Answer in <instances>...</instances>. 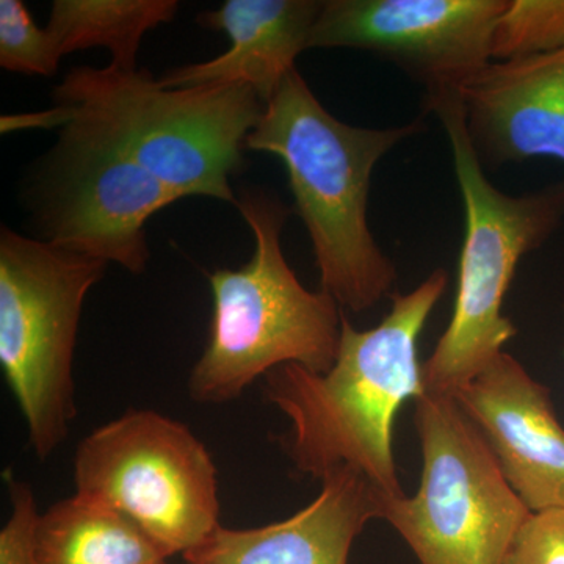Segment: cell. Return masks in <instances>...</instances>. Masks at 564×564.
Masks as SVG:
<instances>
[{"instance_id":"11","label":"cell","mask_w":564,"mask_h":564,"mask_svg":"<svg viewBox=\"0 0 564 564\" xmlns=\"http://www.w3.org/2000/svg\"><path fill=\"white\" fill-rule=\"evenodd\" d=\"M454 397L525 507L564 510V429L551 391L503 351Z\"/></svg>"},{"instance_id":"13","label":"cell","mask_w":564,"mask_h":564,"mask_svg":"<svg viewBox=\"0 0 564 564\" xmlns=\"http://www.w3.org/2000/svg\"><path fill=\"white\" fill-rule=\"evenodd\" d=\"M302 511L256 529L218 527L184 555L187 564H348L364 527L380 519V491L362 475L337 469Z\"/></svg>"},{"instance_id":"12","label":"cell","mask_w":564,"mask_h":564,"mask_svg":"<svg viewBox=\"0 0 564 564\" xmlns=\"http://www.w3.org/2000/svg\"><path fill=\"white\" fill-rule=\"evenodd\" d=\"M459 96L484 169L530 159L564 163V50L492 61Z\"/></svg>"},{"instance_id":"15","label":"cell","mask_w":564,"mask_h":564,"mask_svg":"<svg viewBox=\"0 0 564 564\" xmlns=\"http://www.w3.org/2000/svg\"><path fill=\"white\" fill-rule=\"evenodd\" d=\"M35 564H169V556L131 519L76 494L40 516Z\"/></svg>"},{"instance_id":"6","label":"cell","mask_w":564,"mask_h":564,"mask_svg":"<svg viewBox=\"0 0 564 564\" xmlns=\"http://www.w3.org/2000/svg\"><path fill=\"white\" fill-rule=\"evenodd\" d=\"M106 267L9 228L0 234V364L41 462L61 447L76 417L77 329Z\"/></svg>"},{"instance_id":"19","label":"cell","mask_w":564,"mask_h":564,"mask_svg":"<svg viewBox=\"0 0 564 564\" xmlns=\"http://www.w3.org/2000/svg\"><path fill=\"white\" fill-rule=\"evenodd\" d=\"M3 478L11 497V516L0 532V564H35V534L39 508L31 486L17 480L11 470Z\"/></svg>"},{"instance_id":"18","label":"cell","mask_w":564,"mask_h":564,"mask_svg":"<svg viewBox=\"0 0 564 564\" xmlns=\"http://www.w3.org/2000/svg\"><path fill=\"white\" fill-rule=\"evenodd\" d=\"M62 54L47 29L35 24L21 0H0V66L29 76H54Z\"/></svg>"},{"instance_id":"17","label":"cell","mask_w":564,"mask_h":564,"mask_svg":"<svg viewBox=\"0 0 564 564\" xmlns=\"http://www.w3.org/2000/svg\"><path fill=\"white\" fill-rule=\"evenodd\" d=\"M564 50V0H508L492 39V61Z\"/></svg>"},{"instance_id":"16","label":"cell","mask_w":564,"mask_h":564,"mask_svg":"<svg viewBox=\"0 0 564 564\" xmlns=\"http://www.w3.org/2000/svg\"><path fill=\"white\" fill-rule=\"evenodd\" d=\"M177 9L176 0H55L46 29L62 57L106 47L111 66L137 69L144 33L173 21Z\"/></svg>"},{"instance_id":"14","label":"cell","mask_w":564,"mask_h":564,"mask_svg":"<svg viewBox=\"0 0 564 564\" xmlns=\"http://www.w3.org/2000/svg\"><path fill=\"white\" fill-rule=\"evenodd\" d=\"M323 6L318 0H226L217 10L204 11L198 22L223 31L231 46L203 63L170 70L163 88L250 85L263 104L272 101L296 58L311 50V35Z\"/></svg>"},{"instance_id":"4","label":"cell","mask_w":564,"mask_h":564,"mask_svg":"<svg viewBox=\"0 0 564 564\" xmlns=\"http://www.w3.org/2000/svg\"><path fill=\"white\" fill-rule=\"evenodd\" d=\"M236 206L254 236V252L240 269L207 274L209 339L188 380L199 403L239 399L259 377L288 364L329 372L343 337V307L326 292L307 291L285 261L281 236L292 210L261 188L243 191Z\"/></svg>"},{"instance_id":"2","label":"cell","mask_w":564,"mask_h":564,"mask_svg":"<svg viewBox=\"0 0 564 564\" xmlns=\"http://www.w3.org/2000/svg\"><path fill=\"white\" fill-rule=\"evenodd\" d=\"M423 131V120L399 128H356L318 101L299 69L274 93L245 148L280 159L295 212L313 243L321 291L343 310L364 313L391 295L397 269L375 240L369 220L377 163Z\"/></svg>"},{"instance_id":"10","label":"cell","mask_w":564,"mask_h":564,"mask_svg":"<svg viewBox=\"0 0 564 564\" xmlns=\"http://www.w3.org/2000/svg\"><path fill=\"white\" fill-rule=\"evenodd\" d=\"M508 0H323L311 47L367 51L423 88V104L462 95L492 62Z\"/></svg>"},{"instance_id":"20","label":"cell","mask_w":564,"mask_h":564,"mask_svg":"<svg viewBox=\"0 0 564 564\" xmlns=\"http://www.w3.org/2000/svg\"><path fill=\"white\" fill-rule=\"evenodd\" d=\"M503 564H564V510L530 516Z\"/></svg>"},{"instance_id":"1","label":"cell","mask_w":564,"mask_h":564,"mask_svg":"<svg viewBox=\"0 0 564 564\" xmlns=\"http://www.w3.org/2000/svg\"><path fill=\"white\" fill-rule=\"evenodd\" d=\"M434 270L414 291L392 293L389 313L358 332L344 315L333 369L296 364L265 375V397L291 422L281 447L300 474L323 480L337 469L362 475L384 496H404L392 451L393 422L425 393L419 337L447 288Z\"/></svg>"},{"instance_id":"7","label":"cell","mask_w":564,"mask_h":564,"mask_svg":"<svg viewBox=\"0 0 564 564\" xmlns=\"http://www.w3.org/2000/svg\"><path fill=\"white\" fill-rule=\"evenodd\" d=\"M422 451L419 491L380 492L384 519L421 564H503L532 511L511 489L478 426L454 395L415 400Z\"/></svg>"},{"instance_id":"8","label":"cell","mask_w":564,"mask_h":564,"mask_svg":"<svg viewBox=\"0 0 564 564\" xmlns=\"http://www.w3.org/2000/svg\"><path fill=\"white\" fill-rule=\"evenodd\" d=\"M77 496L140 527L166 556L202 545L220 527L217 467L184 423L131 410L88 434L74 462Z\"/></svg>"},{"instance_id":"5","label":"cell","mask_w":564,"mask_h":564,"mask_svg":"<svg viewBox=\"0 0 564 564\" xmlns=\"http://www.w3.org/2000/svg\"><path fill=\"white\" fill-rule=\"evenodd\" d=\"M443 124L454 155L464 206V239L458 288L451 323L422 364L426 393L455 395L503 352L518 334L502 314L503 299L519 262L558 229L564 220V182L525 195L494 187L473 150L462 96L423 104Z\"/></svg>"},{"instance_id":"9","label":"cell","mask_w":564,"mask_h":564,"mask_svg":"<svg viewBox=\"0 0 564 564\" xmlns=\"http://www.w3.org/2000/svg\"><path fill=\"white\" fill-rule=\"evenodd\" d=\"M61 131L40 195L46 242L143 273L147 223L180 195L93 133Z\"/></svg>"},{"instance_id":"21","label":"cell","mask_w":564,"mask_h":564,"mask_svg":"<svg viewBox=\"0 0 564 564\" xmlns=\"http://www.w3.org/2000/svg\"><path fill=\"white\" fill-rule=\"evenodd\" d=\"M68 111L63 107L54 106L50 110L2 117L0 118V131L10 133L29 131V129H63L68 124Z\"/></svg>"},{"instance_id":"3","label":"cell","mask_w":564,"mask_h":564,"mask_svg":"<svg viewBox=\"0 0 564 564\" xmlns=\"http://www.w3.org/2000/svg\"><path fill=\"white\" fill-rule=\"evenodd\" d=\"M68 124L139 162L180 198L237 203L248 135L265 104L250 85L163 88L148 70L76 66L54 90Z\"/></svg>"}]
</instances>
